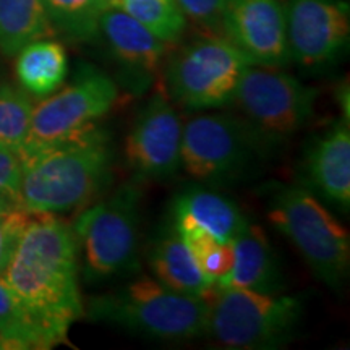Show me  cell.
Here are the masks:
<instances>
[{"label": "cell", "mask_w": 350, "mask_h": 350, "mask_svg": "<svg viewBox=\"0 0 350 350\" xmlns=\"http://www.w3.org/2000/svg\"><path fill=\"white\" fill-rule=\"evenodd\" d=\"M78 240L55 214H31L0 278L34 314L67 342L85 314L78 287Z\"/></svg>", "instance_id": "6da1fadb"}, {"label": "cell", "mask_w": 350, "mask_h": 350, "mask_svg": "<svg viewBox=\"0 0 350 350\" xmlns=\"http://www.w3.org/2000/svg\"><path fill=\"white\" fill-rule=\"evenodd\" d=\"M112 164L109 135L98 126L26 152L15 208L29 214L75 211L107 185Z\"/></svg>", "instance_id": "7a4b0ae2"}, {"label": "cell", "mask_w": 350, "mask_h": 350, "mask_svg": "<svg viewBox=\"0 0 350 350\" xmlns=\"http://www.w3.org/2000/svg\"><path fill=\"white\" fill-rule=\"evenodd\" d=\"M209 299L180 294L157 279L142 278L93 297L85 314L93 321L120 326L148 338L182 340L206 332Z\"/></svg>", "instance_id": "3957f363"}, {"label": "cell", "mask_w": 350, "mask_h": 350, "mask_svg": "<svg viewBox=\"0 0 350 350\" xmlns=\"http://www.w3.org/2000/svg\"><path fill=\"white\" fill-rule=\"evenodd\" d=\"M268 219L297 248L314 278L338 291L350 271L349 230L305 187H268Z\"/></svg>", "instance_id": "277c9868"}, {"label": "cell", "mask_w": 350, "mask_h": 350, "mask_svg": "<svg viewBox=\"0 0 350 350\" xmlns=\"http://www.w3.org/2000/svg\"><path fill=\"white\" fill-rule=\"evenodd\" d=\"M301 314L304 304L297 297L216 288L209 299L206 332L227 349H279L294 338Z\"/></svg>", "instance_id": "5b68a950"}, {"label": "cell", "mask_w": 350, "mask_h": 350, "mask_svg": "<svg viewBox=\"0 0 350 350\" xmlns=\"http://www.w3.org/2000/svg\"><path fill=\"white\" fill-rule=\"evenodd\" d=\"M142 198L137 182H125L78 216L73 232L88 282H104L138 268Z\"/></svg>", "instance_id": "8992f818"}, {"label": "cell", "mask_w": 350, "mask_h": 350, "mask_svg": "<svg viewBox=\"0 0 350 350\" xmlns=\"http://www.w3.org/2000/svg\"><path fill=\"white\" fill-rule=\"evenodd\" d=\"M252 60L227 38L187 44L165 67V93L187 111H211L234 103L240 77Z\"/></svg>", "instance_id": "52a82bcc"}, {"label": "cell", "mask_w": 350, "mask_h": 350, "mask_svg": "<svg viewBox=\"0 0 350 350\" xmlns=\"http://www.w3.org/2000/svg\"><path fill=\"white\" fill-rule=\"evenodd\" d=\"M266 143L234 113H200L183 125L180 167L206 183L237 180L253 167Z\"/></svg>", "instance_id": "ba28073f"}, {"label": "cell", "mask_w": 350, "mask_h": 350, "mask_svg": "<svg viewBox=\"0 0 350 350\" xmlns=\"http://www.w3.org/2000/svg\"><path fill=\"white\" fill-rule=\"evenodd\" d=\"M319 91L274 67L248 65L240 77L234 103L262 142L291 138L312 120Z\"/></svg>", "instance_id": "9c48e42d"}, {"label": "cell", "mask_w": 350, "mask_h": 350, "mask_svg": "<svg viewBox=\"0 0 350 350\" xmlns=\"http://www.w3.org/2000/svg\"><path fill=\"white\" fill-rule=\"evenodd\" d=\"M119 99V88L106 73L86 70L73 85L33 109L26 152L62 143L93 129Z\"/></svg>", "instance_id": "30bf717a"}, {"label": "cell", "mask_w": 350, "mask_h": 350, "mask_svg": "<svg viewBox=\"0 0 350 350\" xmlns=\"http://www.w3.org/2000/svg\"><path fill=\"white\" fill-rule=\"evenodd\" d=\"M182 120L165 91L138 112L125 142V159L137 180H164L180 169Z\"/></svg>", "instance_id": "8fae6325"}, {"label": "cell", "mask_w": 350, "mask_h": 350, "mask_svg": "<svg viewBox=\"0 0 350 350\" xmlns=\"http://www.w3.org/2000/svg\"><path fill=\"white\" fill-rule=\"evenodd\" d=\"M288 57L304 67L331 64L349 44V7L340 0H287Z\"/></svg>", "instance_id": "7c38bea8"}, {"label": "cell", "mask_w": 350, "mask_h": 350, "mask_svg": "<svg viewBox=\"0 0 350 350\" xmlns=\"http://www.w3.org/2000/svg\"><path fill=\"white\" fill-rule=\"evenodd\" d=\"M221 28L253 65L281 68L291 60L282 0H226Z\"/></svg>", "instance_id": "4fadbf2b"}, {"label": "cell", "mask_w": 350, "mask_h": 350, "mask_svg": "<svg viewBox=\"0 0 350 350\" xmlns=\"http://www.w3.org/2000/svg\"><path fill=\"white\" fill-rule=\"evenodd\" d=\"M100 34L106 38L109 49L125 73L129 86L135 91L146 90L159 72L170 44L112 5L100 18Z\"/></svg>", "instance_id": "5bb4252c"}, {"label": "cell", "mask_w": 350, "mask_h": 350, "mask_svg": "<svg viewBox=\"0 0 350 350\" xmlns=\"http://www.w3.org/2000/svg\"><path fill=\"white\" fill-rule=\"evenodd\" d=\"M301 182L306 190L334 204L350 208V130L340 119L310 143L301 161Z\"/></svg>", "instance_id": "9a60e30c"}, {"label": "cell", "mask_w": 350, "mask_h": 350, "mask_svg": "<svg viewBox=\"0 0 350 350\" xmlns=\"http://www.w3.org/2000/svg\"><path fill=\"white\" fill-rule=\"evenodd\" d=\"M172 219L174 229L183 239L211 237L226 243L237 237L248 222L234 201L204 188H191L177 195Z\"/></svg>", "instance_id": "2e32d148"}, {"label": "cell", "mask_w": 350, "mask_h": 350, "mask_svg": "<svg viewBox=\"0 0 350 350\" xmlns=\"http://www.w3.org/2000/svg\"><path fill=\"white\" fill-rule=\"evenodd\" d=\"M230 247V269L216 284V288H248L281 294L284 281L278 256L260 226L248 221L232 240Z\"/></svg>", "instance_id": "e0dca14e"}, {"label": "cell", "mask_w": 350, "mask_h": 350, "mask_svg": "<svg viewBox=\"0 0 350 350\" xmlns=\"http://www.w3.org/2000/svg\"><path fill=\"white\" fill-rule=\"evenodd\" d=\"M150 266L157 281L180 294L211 297L216 291L214 282L201 269L191 248L174 226L152 247Z\"/></svg>", "instance_id": "ac0fdd59"}, {"label": "cell", "mask_w": 350, "mask_h": 350, "mask_svg": "<svg viewBox=\"0 0 350 350\" xmlns=\"http://www.w3.org/2000/svg\"><path fill=\"white\" fill-rule=\"evenodd\" d=\"M62 342L0 278V349H51Z\"/></svg>", "instance_id": "d6986e66"}, {"label": "cell", "mask_w": 350, "mask_h": 350, "mask_svg": "<svg viewBox=\"0 0 350 350\" xmlns=\"http://www.w3.org/2000/svg\"><path fill=\"white\" fill-rule=\"evenodd\" d=\"M16 78L28 93L46 96L62 85L68 72L67 52L60 42L39 39L18 52Z\"/></svg>", "instance_id": "ffe728a7"}, {"label": "cell", "mask_w": 350, "mask_h": 350, "mask_svg": "<svg viewBox=\"0 0 350 350\" xmlns=\"http://www.w3.org/2000/svg\"><path fill=\"white\" fill-rule=\"evenodd\" d=\"M54 33L42 0H0V51L16 55Z\"/></svg>", "instance_id": "44dd1931"}, {"label": "cell", "mask_w": 350, "mask_h": 350, "mask_svg": "<svg viewBox=\"0 0 350 350\" xmlns=\"http://www.w3.org/2000/svg\"><path fill=\"white\" fill-rule=\"evenodd\" d=\"M52 28L73 41H91L100 34V18L111 0H42Z\"/></svg>", "instance_id": "7402d4cb"}, {"label": "cell", "mask_w": 350, "mask_h": 350, "mask_svg": "<svg viewBox=\"0 0 350 350\" xmlns=\"http://www.w3.org/2000/svg\"><path fill=\"white\" fill-rule=\"evenodd\" d=\"M111 5L125 12L167 44L180 41L185 33L187 16L175 0H111Z\"/></svg>", "instance_id": "603a6c76"}, {"label": "cell", "mask_w": 350, "mask_h": 350, "mask_svg": "<svg viewBox=\"0 0 350 350\" xmlns=\"http://www.w3.org/2000/svg\"><path fill=\"white\" fill-rule=\"evenodd\" d=\"M33 109L31 99L23 91L0 86V148L23 154Z\"/></svg>", "instance_id": "cb8c5ba5"}, {"label": "cell", "mask_w": 350, "mask_h": 350, "mask_svg": "<svg viewBox=\"0 0 350 350\" xmlns=\"http://www.w3.org/2000/svg\"><path fill=\"white\" fill-rule=\"evenodd\" d=\"M191 248L193 255L201 266V269L209 275L216 284L224 278L232 265V247L230 243L219 242L211 237H190L183 239Z\"/></svg>", "instance_id": "d4e9b609"}, {"label": "cell", "mask_w": 350, "mask_h": 350, "mask_svg": "<svg viewBox=\"0 0 350 350\" xmlns=\"http://www.w3.org/2000/svg\"><path fill=\"white\" fill-rule=\"evenodd\" d=\"M31 214L18 208L0 211V275L7 268L12 253Z\"/></svg>", "instance_id": "484cf974"}, {"label": "cell", "mask_w": 350, "mask_h": 350, "mask_svg": "<svg viewBox=\"0 0 350 350\" xmlns=\"http://www.w3.org/2000/svg\"><path fill=\"white\" fill-rule=\"evenodd\" d=\"M183 15L204 28H219L226 0H175Z\"/></svg>", "instance_id": "4316f807"}, {"label": "cell", "mask_w": 350, "mask_h": 350, "mask_svg": "<svg viewBox=\"0 0 350 350\" xmlns=\"http://www.w3.org/2000/svg\"><path fill=\"white\" fill-rule=\"evenodd\" d=\"M23 159L18 152L0 148V195L15 206Z\"/></svg>", "instance_id": "83f0119b"}, {"label": "cell", "mask_w": 350, "mask_h": 350, "mask_svg": "<svg viewBox=\"0 0 350 350\" xmlns=\"http://www.w3.org/2000/svg\"><path fill=\"white\" fill-rule=\"evenodd\" d=\"M10 208H15V206H13L7 198H3V196L0 195V211H5V209H10Z\"/></svg>", "instance_id": "f1b7e54d"}]
</instances>
